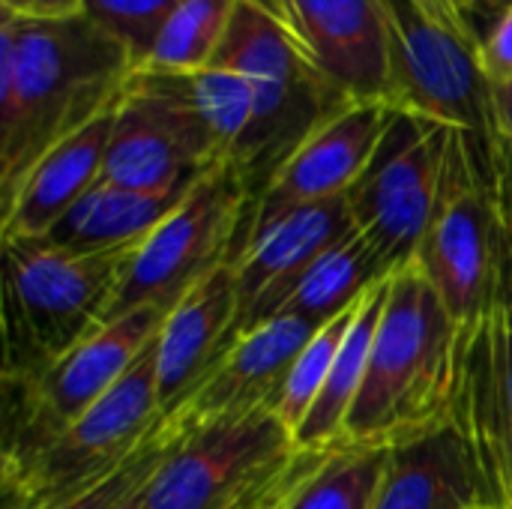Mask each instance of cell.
I'll use <instances>...</instances> for the list:
<instances>
[{
    "instance_id": "cell-36",
    "label": "cell",
    "mask_w": 512,
    "mask_h": 509,
    "mask_svg": "<svg viewBox=\"0 0 512 509\" xmlns=\"http://www.w3.org/2000/svg\"><path fill=\"white\" fill-rule=\"evenodd\" d=\"M471 509H489V507H471Z\"/></svg>"
},
{
    "instance_id": "cell-34",
    "label": "cell",
    "mask_w": 512,
    "mask_h": 509,
    "mask_svg": "<svg viewBox=\"0 0 512 509\" xmlns=\"http://www.w3.org/2000/svg\"><path fill=\"white\" fill-rule=\"evenodd\" d=\"M504 201H507V213H510L512 225V159H507V165H504Z\"/></svg>"
},
{
    "instance_id": "cell-7",
    "label": "cell",
    "mask_w": 512,
    "mask_h": 509,
    "mask_svg": "<svg viewBox=\"0 0 512 509\" xmlns=\"http://www.w3.org/2000/svg\"><path fill=\"white\" fill-rule=\"evenodd\" d=\"M255 207L258 198L231 162L198 174L174 210L132 249L105 324L141 306L171 312L198 282L237 258Z\"/></svg>"
},
{
    "instance_id": "cell-9",
    "label": "cell",
    "mask_w": 512,
    "mask_h": 509,
    "mask_svg": "<svg viewBox=\"0 0 512 509\" xmlns=\"http://www.w3.org/2000/svg\"><path fill=\"white\" fill-rule=\"evenodd\" d=\"M162 420L156 339L135 366L66 432L21 468L0 474L3 509H45L123 465Z\"/></svg>"
},
{
    "instance_id": "cell-13",
    "label": "cell",
    "mask_w": 512,
    "mask_h": 509,
    "mask_svg": "<svg viewBox=\"0 0 512 509\" xmlns=\"http://www.w3.org/2000/svg\"><path fill=\"white\" fill-rule=\"evenodd\" d=\"M354 231L357 228L351 219L348 195L255 213L249 234L234 258L240 294L237 336L276 318L303 273Z\"/></svg>"
},
{
    "instance_id": "cell-24",
    "label": "cell",
    "mask_w": 512,
    "mask_h": 509,
    "mask_svg": "<svg viewBox=\"0 0 512 509\" xmlns=\"http://www.w3.org/2000/svg\"><path fill=\"white\" fill-rule=\"evenodd\" d=\"M387 468L384 447H336L291 509H372Z\"/></svg>"
},
{
    "instance_id": "cell-20",
    "label": "cell",
    "mask_w": 512,
    "mask_h": 509,
    "mask_svg": "<svg viewBox=\"0 0 512 509\" xmlns=\"http://www.w3.org/2000/svg\"><path fill=\"white\" fill-rule=\"evenodd\" d=\"M186 195L183 192H135L96 180L87 195L39 240L69 252H120L135 249Z\"/></svg>"
},
{
    "instance_id": "cell-29",
    "label": "cell",
    "mask_w": 512,
    "mask_h": 509,
    "mask_svg": "<svg viewBox=\"0 0 512 509\" xmlns=\"http://www.w3.org/2000/svg\"><path fill=\"white\" fill-rule=\"evenodd\" d=\"M453 15L459 18V24L465 27V33L483 45L486 36L495 30V24L512 9V0H447Z\"/></svg>"
},
{
    "instance_id": "cell-11",
    "label": "cell",
    "mask_w": 512,
    "mask_h": 509,
    "mask_svg": "<svg viewBox=\"0 0 512 509\" xmlns=\"http://www.w3.org/2000/svg\"><path fill=\"white\" fill-rule=\"evenodd\" d=\"M219 162L186 75L132 72L117 102L99 180L153 195L183 192Z\"/></svg>"
},
{
    "instance_id": "cell-33",
    "label": "cell",
    "mask_w": 512,
    "mask_h": 509,
    "mask_svg": "<svg viewBox=\"0 0 512 509\" xmlns=\"http://www.w3.org/2000/svg\"><path fill=\"white\" fill-rule=\"evenodd\" d=\"M147 480H150V477H147ZM147 480H144L132 495H126L114 509H144V486H147Z\"/></svg>"
},
{
    "instance_id": "cell-26",
    "label": "cell",
    "mask_w": 512,
    "mask_h": 509,
    "mask_svg": "<svg viewBox=\"0 0 512 509\" xmlns=\"http://www.w3.org/2000/svg\"><path fill=\"white\" fill-rule=\"evenodd\" d=\"M357 309H360V303L351 306L348 312H342L339 318H333L330 324H324L309 339V345L294 360V366H291L279 396L273 399L270 411L285 423L291 438H294L297 426L306 420V414L315 405V399L321 396V390L327 384V375H330V369L336 363V354H339V348H342V342H345V336L351 330V321H354Z\"/></svg>"
},
{
    "instance_id": "cell-12",
    "label": "cell",
    "mask_w": 512,
    "mask_h": 509,
    "mask_svg": "<svg viewBox=\"0 0 512 509\" xmlns=\"http://www.w3.org/2000/svg\"><path fill=\"white\" fill-rule=\"evenodd\" d=\"M294 450L270 408L204 426L177 423L171 450L144 486V509H228Z\"/></svg>"
},
{
    "instance_id": "cell-6",
    "label": "cell",
    "mask_w": 512,
    "mask_h": 509,
    "mask_svg": "<svg viewBox=\"0 0 512 509\" xmlns=\"http://www.w3.org/2000/svg\"><path fill=\"white\" fill-rule=\"evenodd\" d=\"M387 6V102L450 129L507 162L495 87L483 69L480 45L465 33L447 0H384Z\"/></svg>"
},
{
    "instance_id": "cell-35",
    "label": "cell",
    "mask_w": 512,
    "mask_h": 509,
    "mask_svg": "<svg viewBox=\"0 0 512 509\" xmlns=\"http://www.w3.org/2000/svg\"><path fill=\"white\" fill-rule=\"evenodd\" d=\"M255 3H261V6H267L270 12H276L279 15V0H255ZM282 18V15H279Z\"/></svg>"
},
{
    "instance_id": "cell-3",
    "label": "cell",
    "mask_w": 512,
    "mask_h": 509,
    "mask_svg": "<svg viewBox=\"0 0 512 509\" xmlns=\"http://www.w3.org/2000/svg\"><path fill=\"white\" fill-rule=\"evenodd\" d=\"M504 159L453 129L432 225L414 264L426 273L459 327L477 324L512 294V225Z\"/></svg>"
},
{
    "instance_id": "cell-31",
    "label": "cell",
    "mask_w": 512,
    "mask_h": 509,
    "mask_svg": "<svg viewBox=\"0 0 512 509\" xmlns=\"http://www.w3.org/2000/svg\"><path fill=\"white\" fill-rule=\"evenodd\" d=\"M0 12L18 18H69L81 15V0H0Z\"/></svg>"
},
{
    "instance_id": "cell-1",
    "label": "cell",
    "mask_w": 512,
    "mask_h": 509,
    "mask_svg": "<svg viewBox=\"0 0 512 509\" xmlns=\"http://www.w3.org/2000/svg\"><path fill=\"white\" fill-rule=\"evenodd\" d=\"M132 72L129 51L84 12H0V204L51 147L111 108Z\"/></svg>"
},
{
    "instance_id": "cell-15",
    "label": "cell",
    "mask_w": 512,
    "mask_h": 509,
    "mask_svg": "<svg viewBox=\"0 0 512 509\" xmlns=\"http://www.w3.org/2000/svg\"><path fill=\"white\" fill-rule=\"evenodd\" d=\"M318 330L321 324L294 315H276L243 330L216 360L201 387L186 399V405L168 417L183 426H204L270 408L294 360Z\"/></svg>"
},
{
    "instance_id": "cell-5",
    "label": "cell",
    "mask_w": 512,
    "mask_h": 509,
    "mask_svg": "<svg viewBox=\"0 0 512 509\" xmlns=\"http://www.w3.org/2000/svg\"><path fill=\"white\" fill-rule=\"evenodd\" d=\"M129 255L69 252L48 240L3 243V378L27 375L99 330Z\"/></svg>"
},
{
    "instance_id": "cell-23",
    "label": "cell",
    "mask_w": 512,
    "mask_h": 509,
    "mask_svg": "<svg viewBox=\"0 0 512 509\" xmlns=\"http://www.w3.org/2000/svg\"><path fill=\"white\" fill-rule=\"evenodd\" d=\"M240 0H186L159 30L150 54L135 72L189 75L216 57Z\"/></svg>"
},
{
    "instance_id": "cell-25",
    "label": "cell",
    "mask_w": 512,
    "mask_h": 509,
    "mask_svg": "<svg viewBox=\"0 0 512 509\" xmlns=\"http://www.w3.org/2000/svg\"><path fill=\"white\" fill-rule=\"evenodd\" d=\"M186 81L219 147L222 162H231L252 123V111H255L252 81L237 66L222 63V60H210V66L189 72Z\"/></svg>"
},
{
    "instance_id": "cell-21",
    "label": "cell",
    "mask_w": 512,
    "mask_h": 509,
    "mask_svg": "<svg viewBox=\"0 0 512 509\" xmlns=\"http://www.w3.org/2000/svg\"><path fill=\"white\" fill-rule=\"evenodd\" d=\"M393 276V273H390ZM390 276L384 282H378L363 300L360 309L351 321V330L336 354V363L327 375V384L321 390V396L315 399V405L309 408L306 420L297 426L294 432V444L300 450H333L342 444L345 435V420L360 396V387L366 381V369H369V354H372V342H375V330L378 321L384 315L387 306V285Z\"/></svg>"
},
{
    "instance_id": "cell-10",
    "label": "cell",
    "mask_w": 512,
    "mask_h": 509,
    "mask_svg": "<svg viewBox=\"0 0 512 509\" xmlns=\"http://www.w3.org/2000/svg\"><path fill=\"white\" fill-rule=\"evenodd\" d=\"M453 129L396 111L369 168L348 192L357 234L396 273L417 258L432 225Z\"/></svg>"
},
{
    "instance_id": "cell-28",
    "label": "cell",
    "mask_w": 512,
    "mask_h": 509,
    "mask_svg": "<svg viewBox=\"0 0 512 509\" xmlns=\"http://www.w3.org/2000/svg\"><path fill=\"white\" fill-rule=\"evenodd\" d=\"M186 0H81L84 15L99 24L111 39H117L138 69L150 54L165 21Z\"/></svg>"
},
{
    "instance_id": "cell-8",
    "label": "cell",
    "mask_w": 512,
    "mask_h": 509,
    "mask_svg": "<svg viewBox=\"0 0 512 509\" xmlns=\"http://www.w3.org/2000/svg\"><path fill=\"white\" fill-rule=\"evenodd\" d=\"M165 315L168 312L156 306L132 309L39 369L3 378L0 474L30 462L87 414L153 345Z\"/></svg>"
},
{
    "instance_id": "cell-27",
    "label": "cell",
    "mask_w": 512,
    "mask_h": 509,
    "mask_svg": "<svg viewBox=\"0 0 512 509\" xmlns=\"http://www.w3.org/2000/svg\"><path fill=\"white\" fill-rule=\"evenodd\" d=\"M174 438H177V423L171 417H162L153 426V432L147 435V441L123 465H117L114 471H108L105 477H99L87 486L72 489L69 495L57 498L45 509H114L156 471V465L171 450Z\"/></svg>"
},
{
    "instance_id": "cell-4",
    "label": "cell",
    "mask_w": 512,
    "mask_h": 509,
    "mask_svg": "<svg viewBox=\"0 0 512 509\" xmlns=\"http://www.w3.org/2000/svg\"><path fill=\"white\" fill-rule=\"evenodd\" d=\"M213 60L237 66L252 81L255 111L231 165L243 174L252 195L261 198L270 177L303 138L348 99L318 75L288 24L255 0L237 3Z\"/></svg>"
},
{
    "instance_id": "cell-30",
    "label": "cell",
    "mask_w": 512,
    "mask_h": 509,
    "mask_svg": "<svg viewBox=\"0 0 512 509\" xmlns=\"http://www.w3.org/2000/svg\"><path fill=\"white\" fill-rule=\"evenodd\" d=\"M480 60H483V69H486L492 87L512 78V9L495 24V30L480 45Z\"/></svg>"
},
{
    "instance_id": "cell-32",
    "label": "cell",
    "mask_w": 512,
    "mask_h": 509,
    "mask_svg": "<svg viewBox=\"0 0 512 509\" xmlns=\"http://www.w3.org/2000/svg\"><path fill=\"white\" fill-rule=\"evenodd\" d=\"M495 120H498V138L504 156L512 159V78L504 84H495Z\"/></svg>"
},
{
    "instance_id": "cell-19",
    "label": "cell",
    "mask_w": 512,
    "mask_h": 509,
    "mask_svg": "<svg viewBox=\"0 0 512 509\" xmlns=\"http://www.w3.org/2000/svg\"><path fill=\"white\" fill-rule=\"evenodd\" d=\"M471 507H480V495L465 447L450 423L423 438L387 447V468L372 509Z\"/></svg>"
},
{
    "instance_id": "cell-17",
    "label": "cell",
    "mask_w": 512,
    "mask_h": 509,
    "mask_svg": "<svg viewBox=\"0 0 512 509\" xmlns=\"http://www.w3.org/2000/svg\"><path fill=\"white\" fill-rule=\"evenodd\" d=\"M240 294L234 261L213 270L171 306L156 336V381L162 417L180 411L225 348L237 339Z\"/></svg>"
},
{
    "instance_id": "cell-14",
    "label": "cell",
    "mask_w": 512,
    "mask_h": 509,
    "mask_svg": "<svg viewBox=\"0 0 512 509\" xmlns=\"http://www.w3.org/2000/svg\"><path fill=\"white\" fill-rule=\"evenodd\" d=\"M279 15L318 75L348 102H387L384 0H279Z\"/></svg>"
},
{
    "instance_id": "cell-18",
    "label": "cell",
    "mask_w": 512,
    "mask_h": 509,
    "mask_svg": "<svg viewBox=\"0 0 512 509\" xmlns=\"http://www.w3.org/2000/svg\"><path fill=\"white\" fill-rule=\"evenodd\" d=\"M117 102L51 147L24 174L15 192L0 204V243L45 237L102 177Z\"/></svg>"
},
{
    "instance_id": "cell-37",
    "label": "cell",
    "mask_w": 512,
    "mask_h": 509,
    "mask_svg": "<svg viewBox=\"0 0 512 509\" xmlns=\"http://www.w3.org/2000/svg\"><path fill=\"white\" fill-rule=\"evenodd\" d=\"M288 509H291V507H288Z\"/></svg>"
},
{
    "instance_id": "cell-16",
    "label": "cell",
    "mask_w": 512,
    "mask_h": 509,
    "mask_svg": "<svg viewBox=\"0 0 512 509\" xmlns=\"http://www.w3.org/2000/svg\"><path fill=\"white\" fill-rule=\"evenodd\" d=\"M396 108L390 102H348L318 123L264 186L255 213L345 198L369 168Z\"/></svg>"
},
{
    "instance_id": "cell-22",
    "label": "cell",
    "mask_w": 512,
    "mask_h": 509,
    "mask_svg": "<svg viewBox=\"0 0 512 509\" xmlns=\"http://www.w3.org/2000/svg\"><path fill=\"white\" fill-rule=\"evenodd\" d=\"M393 270L381 255L354 231L333 249H327L291 288L279 315H294L312 324H330L351 306H357L378 282Z\"/></svg>"
},
{
    "instance_id": "cell-2",
    "label": "cell",
    "mask_w": 512,
    "mask_h": 509,
    "mask_svg": "<svg viewBox=\"0 0 512 509\" xmlns=\"http://www.w3.org/2000/svg\"><path fill=\"white\" fill-rule=\"evenodd\" d=\"M462 330L426 273L411 261L390 276L366 381L339 447H396L450 420Z\"/></svg>"
}]
</instances>
